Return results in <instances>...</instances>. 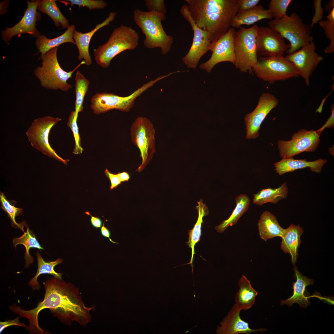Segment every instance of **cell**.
Returning <instances> with one entry per match:
<instances>
[{
	"mask_svg": "<svg viewBox=\"0 0 334 334\" xmlns=\"http://www.w3.org/2000/svg\"><path fill=\"white\" fill-rule=\"evenodd\" d=\"M273 19L269 11L263 6L258 5L253 8L241 12L237 13L233 21L231 27L239 28L242 25H251L263 19Z\"/></svg>",
	"mask_w": 334,
	"mask_h": 334,
	"instance_id": "d4e9b609",
	"label": "cell"
},
{
	"mask_svg": "<svg viewBox=\"0 0 334 334\" xmlns=\"http://www.w3.org/2000/svg\"><path fill=\"white\" fill-rule=\"evenodd\" d=\"M105 176L110 181L111 185L109 190L111 191L116 188L121 183L119 178L117 174L111 173L107 168L104 171Z\"/></svg>",
	"mask_w": 334,
	"mask_h": 334,
	"instance_id": "7bdbcfd3",
	"label": "cell"
},
{
	"mask_svg": "<svg viewBox=\"0 0 334 334\" xmlns=\"http://www.w3.org/2000/svg\"><path fill=\"white\" fill-rule=\"evenodd\" d=\"M78 116V113L75 111H72L69 115L67 122V125L72 131L75 140V147L73 152L75 154H80L84 151L81 146V139L77 124Z\"/></svg>",
	"mask_w": 334,
	"mask_h": 334,
	"instance_id": "74e56055",
	"label": "cell"
},
{
	"mask_svg": "<svg viewBox=\"0 0 334 334\" xmlns=\"http://www.w3.org/2000/svg\"><path fill=\"white\" fill-rule=\"evenodd\" d=\"M101 235L103 237L109 238V240L113 243L114 244H118V243L113 241L110 238V231L108 228L105 226L104 223L101 228Z\"/></svg>",
	"mask_w": 334,
	"mask_h": 334,
	"instance_id": "7dc6e473",
	"label": "cell"
},
{
	"mask_svg": "<svg viewBox=\"0 0 334 334\" xmlns=\"http://www.w3.org/2000/svg\"><path fill=\"white\" fill-rule=\"evenodd\" d=\"M235 32L234 29L230 28L217 41L211 43L210 50L212 52L211 56L208 61L200 64V69L210 72L215 65L222 62H229L234 65Z\"/></svg>",
	"mask_w": 334,
	"mask_h": 334,
	"instance_id": "2e32d148",
	"label": "cell"
},
{
	"mask_svg": "<svg viewBox=\"0 0 334 334\" xmlns=\"http://www.w3.org/2000/svg\"><path fill=\"white\" fill-rule=\"evenodd\" d=\"M40 0L27 1V7L21 20L11 28L7 27L2 33V37L6 42L9 41L16 35L27 33L37 38L41 35L36 28V22L41 19V15L37 11Z\"/></svg>",
	"mask_w": 334,
	"mask_h": 334,
	"instance_id": "ac0fdd59",
	"label": "cell"
},
{
	"mask_svg": "<svg viewBox=\"0 0 334 334\" xmlns=\"http://www.w3.org/2000/svg\"><path fill=\"white\" fill-rule=\"evenodd\" d=\"M75 81V111L79 113L83 109L84 97L88 89L90 82L79 71L76 72Z\"/></svg>",
	"mask_w": 334,
	"mask_h": 334,
	"instance_id": "e575fe53",
	"label": "cell"
},
{
	"mask_svg": "<svg viewBox=\"0 0 334 334\" xmlns=\"http://www.w3.org/2000/svg\"><path fill=\"white\" fill-rule=\"evenodd\" d=\"M203 200L201 199L199 202H197L198 205L196 206V209L198 212V217L195 224L193 228L189 230L188 232V240L186 242L189 247L191 249V256L190 262L187 264H191L193 272L194 255L195 254L194 247L196 244L200 240L201 235L202 224L203 223V217L207 216L209 213L208 207L205 203H203Z\"/></svg>",
	"mask_w": 334,
	"mask_h": 334,
	"instance_id": "f1b7e54d",
	"label": "cell"
},
{
	"mask_svg": "<svg viewBox=\"0 0 334 334\" xmlns=\"http://www.w3.org/2000/svg\"><path fill=\"white\" fill-rule=\"evenodd\" d=\"M117 14L115 12H111L108 16L102 23L97 24L95 27L91 31L83 33L75 30L73 34L75 45L79 51L78 59L79 60L83 59L87 66L92 63L91 57L89 53V45L92 37L98 30L109 25L115 19Z\"/></svg>",
	"mask_w": 334,
	"mask_h": 334,
	"instance_id": "44dd1931",
	"label": "cell"
},
{
	"mask_svg": "<svg viewBox=\"0 0 334 334\" xmlns=\"http://www.w3.org/2000/svg\"><path fill=\"white\" fill-rule=\"evenodd\" d=\"M235 201L236 206L229 218L215 227L218 232L222 233L229 226L235 225L240 218L248 210L250 199L246 195L242 194L237 196Z\"/></svg>",
	"mask_w": 334,
	"mask_h": 334,
	"instance_id": "f546056e",
	"label": "cell"
},
{
	"mask_svg": "<svg viewBox=\"0 0 334 334\" xmlns=\"http://www.w3.org/2000/svg\"><path fill=\"white\" fill-rule=\"evenodd\" d=\"M62 120L59 118L47 116L35 119L25 133L31 146L42 153L62 162L65 165L69 160L58 156L51 146L49 135L52 127Z\"/></svg>",
	"mask_w": 334,
	"mask_h": 334,
	"instance_id": "30bf717a",
	"label": "cell"
},
{
	"mask_svg": "<svg viewBox=\"0 0 334 334\" xmlns=\"http://www.w3.org/2000/svg\"><path fill=\"white\" fill-rule=\"evenodd\" d=\"M37 261L38 268L35 276L29 281L28 285L31 286L33 290H38L40 288L39 283L37 280L38 277L42 274H49L53 275L55 278L62 280V273H58L54 270V267L62 263V259L59 258L54 261H45L43 259L39 252L37 251L36 253Z\"/></svg>",
	"mask_w": 334,
	"mask_h": 334,
	"instance_id": "4dcf8cb0",
	"label": "cell"
},
{
	"mask_svg": "<svg viewBox=\"0 0 334 334\" xmlns=\"http://www.w3.org/2000/svg\"><path fill=\"white\" fill-rule=\"evenodd\" d=\"M325 20H321L319 26L324 30L326 37L328 39L329 44L324 49L327 54H332L334 52V8L329 12Z\"/></svg>",
	"mask_w": 334,
	"mask_h": 334,
	"instance_id": "d590c367",
	"label": "cell"
},
{
	"mask_svg": "<svg viewBox=\"0 0 334 334\" xmlns=\"http://www.w3.org/2000/svg\"><path fill=\"white\" fill-rule=\"evenodd\" d=\"M239 6L238 13L249 10L256 6L260 2L259 0H238Z\"/></svg>",
	"mask_w": 334,
	"mask_h": 334,
	"instance_id": "b9f144b4",
	"label": "cell"
},
{
	"mask_svg": "<svg viewBox=\"0 0 334 334\" xmlns=\"http://www.w3.org/2000/svg\"><path fill=\"white\" fill-rule=\"evenodd\" d=\"M117 174L121 182L128 181L130 178V175L126 172H119Z\"/></svg>",
	"mask_w": 334,
	"mask_h": 334,
	"instance_id": "c3c4849f",
	"label": "cell"
},
{
	"mask_svg": "<svg viewBox=\"0 0 334 334\" xmlns=\"http://www.w3.org/2000/svg\"><path fill=\"white\" fill-rule=\"evenodd\" d=\"M18 326L27 328L26 325L19 320V318L17 317L13 320H8L4 322H0V333L5 328L12 326Z\"/></svg>",
	"mask_w": 334,
	"mask_h": 334,
	"instance_id": "ee69618b",
	"label": "cell"
},
{
	"mask_svg": "<svg viewBox=\"0 0 334 334\" xmlns=\"http://www.w3.org/2000/svg\"><path fill=\"white\" fill-rule=\"evenodd\" d=\"M239 287L235 300L236 305L241 310H247L255 303L258 293L252 287L250 281L242 275L238 282Z\"/></svg>",
	"mask_w": 334,
	"mask_h": 334,
	"instance_id": "484cf974",
	"label": "cell"
},
{
	"mask_svg": "<svg viewBox=\"0 0 334 334\" xmlns=\"http://www.w3.org/2000/svg\"><path fill=\"white\" fill-rule=\"evenodd\" d=\"M241 309L234 304L226 316L220 323L216 329L217 334H249L259 331L263 332L265 329H252L248 323L242 320L240 313Z\"/></svg>",
	"mask_w": 334,
	"mask_h": 334,
	"instance_id": "d6986e66",
	"label": "cell"
},
{
	"mask_svg": "<svg viewBox=\"0 0 334 334\" xmlns=\"http://www.w3.org/2000/svg\"><path fill=\"white\" fill-rule=\"evenodd\" d=\"M288 191L286 182L277 188L268 187L262 189L254 195L253 202L259 206L268 203L276 204L287 198Z\"/></svg>",
	"mask_w": 334,
	"mask_h": 334,
	"instance_id": "83f0119b",
	"label": "cell"
},
{
	"mask_svg": "<svg viewBox=\"0 0 334 334\" xmlns=\"http://www.w3.org/2000/svg\"><path fill=\"white\" fill-rule=\"evenodd\" d=\"M268 26L278 32L290 42L288 54L294 53L305 45L313 41L312 28L304 23L295 12L284 18L269 21Z\"/></svg>",
	"mask_w": 334,
	"mask_h": 334,
	"instance_id": "8992f818",
	"label": "cell"
},
{
	"mask_svg": "<svg viewBox=\"0 0 334 334\" xmlns=\"http://www.w3.org/2000/svg\"><path fill=\"white\" fill-rule=\"evenodd\" d=\"M84 213L91 216L90 222L94 227L96 229H100L101 227L103 222L100 218L97 216H92L87 211L85 212Z\"/></svg>",
	"mask_w": 334,
	"mask_h": 334,
	"instance_id": "bcb514c9",
	"label": "cell"
},
{
	"mask_svg": "<svg viewBox=\"0 0 334 334\" xmlns=\"http://www.w3.org/2000/svg\"><path fill=\"white\" fill-rule=\"evenodd\" d=\"M26 232H24L23 234L20 237L15 238L13 239V243L15 248L19 244H22L25 247L24 259L25 260V268L28 267L34 261L33 257L29 253L30 249L37 248L40 251L41 250H44L37 240L35 235L29 229L27 225H26Z\"/></svg>",
	"mask_w": 334,
	"mask_h": 334,
	"instance_id": "1f68e13d",
	"label": "cell"
},
{
	"mask_svg": "<svg viewBox=\"0 0 334 334\" xmlns=\"http://www.w3.org/2000/svg\"><path fill=\"white\" fill-rule=\"evenodd\" d=\"M0 201L1 204L0 207L10 219L11 226L16 229L19 228L24 233V227L26 224V221H23L21 223H18L15 220L16 216L22 215L23 209L15 207V205L17 202L14 200L9 201L4 195V193L1 192H0Z\"/></svg>",
	"mask_w": 334,
	"mask_h": 334,
	"instance_id": "836d02e7",
	"label": "cell"
},
{
	"mask_svg": "<svg viewBox=\"0 0 334 334\" xmlns=\"http://www.w3.org/2000/svg\"><path fill=\"white\" fill-rule=\"evenodd\" d=\"M257 225L260 237L265 241L275 237L281 238L285 229L280 225L275 216L268 211L262 213Z\"/></svg>",
	"mask_w": 334,
	"mask_h": 334,
	"instance_id": "cb8c5ba5",
	"label": "cell"
},
{
	"mask_svg": "<svg viewBox=\"0 0 334 334\" xmlns=\"http://www.w3.org/2000/svg\"><path fill=\"white\" fill-rule=\"evenodd\" d=\"M180 12L189 23L193 32L192 45L187 53L182 58V61L188 68L195 69L201 57L210 50L211 43L209 35L208 32L199 28L194 22L187 5H184L181 7Z\"/></svg>",
	"mask_w": 334,
	"mask_h": 334,
	"instance_id": "7c38bea8",
	"label": "cell"
},
{
	"mask_svg": "<svg viewBox=\"0 0 334 334\" xmlns=\"http://www.w3.org/2000/svg\"><path fill=\"white\" fill-rule=\"evenodd\" d=\"M303 232V229L299 225L291 224L285 229L281 237L280 249L285 254L290 255L293 265L296 263L298 256V249L301 243V237Z\"/></svg>",
	"mask_w": 334,
	"mask_h": 334,
	"instance_id": "603a6c76",
	"label": "cell"
},
{
	"mask_svg": "<svg viewBox=\"0 0 334 334\" xmlns=\"http://www.w3.org/2000/svg\"><path fill=\"white\" fill-rule=\"evenodd\" d=\"M334 8V0H331L327 2L324 4V10L326 12H330Z\"/></svg>",
	"mask_w": 334,
	"mask_h": 334,
	"instance_id": "681fc988",
	"label": "cell"
},
{
	"mask_svg": "<svg viewBox=\"0 0 334 334\" xmlns=\"http://www.w3.org/2000/svg\"><path fill=\"white\" fill-rule=\"evenodd\" d=\"M256 43L258 57L283 56L290 47L284 39L268 26L259 27Z\"/></svg>",
	"mask_w": 334,
	"mask_h": 334,
	"instance_id": "9a60e30c",
	"label": "cell"
},
{
	"mask_svg": "<svg viewBox=\"0 0 334 334\" xmlns=\"http://www.w3.org/2000/svg\"><path fill=\"white\" fill-rule=\"evenodd\" d=\"M331 113L325 123L321 128L316 131L317 133L320 135L321 133L326 128H332L334 126V106L332 105L331 107Z\"/></svg>",
	"mask_w": 334,
	"mask_h": 334,
	"instance_id": "f6af8a7d",
	"label": "cell"
},
{
	"mask_svg": "<svg viewBox=\"0 0 334 334\" xmlns=\"http://www.w3.org/2000/svg\"><path fill=\"white\" fill-rule=\"evenodd\" d=\"M278 103V99L271 93L263 92L262 94L255 109L250 113L246 114L244 117L246 139H255L259 137V131L262 123Z\"/></svg>",
	"mask_w": 334,
	"mask_h": 334,
	"instance_id": "e0dca14e",
	"label": "cell"
},
{
	"mask_svg": "<svg viewBox=\"0 0 334 334\" xmlns=\"http://www.w3.org/2000/svg\"><path fill=\"white\" fill-rule=\"evenodd\" d=\"M166 18L165 15L156 12L136 9L133 12L134 22L145 36L144 46L148 49L159 48L163 54L170 51L174 40L173 36L168 35L163 28L162 21Z\"/></svg>",
	"mask_w": 334,
	"mask_h": 334,
	"instance_id": "3957f363",
	"label": "cell"
},
{
	"mask_svg": "<svg viewBox=\"0 0 334 334\" xmlns=\"http://www.w3.org/2000/svg\"><path fill=\"white\" fill-rule=\"evenodd\" d=\"M316 49L315 43L312 41L285 57L295 67L299 76L304 79L307 86L310 85V76L323 60V57L319 54Z\"/></svg>",
	"mask_w": 334,
	"mask_h": 334,
	"instance_id": "5bb4252c",
	"label": "cell"
},
{
	"mask_svg": "<svg viewBox=\"0 0 334 334\" xmlns=\"http://www.w3.org/2000/svg\"><path fill=\"white\" fill-rule=\"evenodd\" d=\"M293 1L292 0H271L268 5V10L274 19H280L287 15V10Z\"/></svg>",
	"mask_w": 334,
	"mask_h": 334,
	"instance_id": "8d00e7d4",
	"label": "cell"
},
{
	"mask_svg": "<svg viewBox=\"0 0 334 334\" xmlns=\"http://www.w3.org/2000/svg\"><path fill=\"white\" fill-rule=\"evenodd\" d=\"M164 78L161 76L150 81L127 96H121L106 92L97 93L91 98V108L96 114L104 113L113 109L128 112L133 106L135 100L138 97Z\"/></svg>",
	"mask_w": 334,
	"mask_h": 334,
	"instance_id": "ba28073f",
	"label": "cell"
},
{
	"mask_svg": "<svg viewBox=\"0 0 334 334\" xmlns=\"http://www.w3.org/2000/svg\"><path fill=\"white\" fill-rule=\"evenodd\" d=\"M315 13L311 20L310 26H313L322 20L324 13V9L322 6L321 0H315L314 2Z\"/></svg>",
	"mask_w": 334,
	"mask_h": 334,
	"instance_id": "60d3db41",
	"label": "cell"
},
{
	"mask_svg": "<svg viewBox=\"0 0 334 334\" xmlns=\"http://www.w3.org/2000/svg\"><path fill=\"white\" fill-rule=\"evenodd\" d=\"M145 4L148 11L156 12L165 15L166 4L164 0H145Z\"/></svg>",
	"mask_w": 334,
	"mask_h": 334,
	"instance_id": "ab89813d",
	"label": "cell"
},
{
	"mask_svg": "<svg viewBox=\"0 0 334 334\" xmlns=\"http://www.w3.org/2000/svg\"><path fill=\"white\" fill-rule=\"evenodd\" d=\"M327 161L326 159L321 158L313 161H307L306 159L296 160L293 157L283 158L280 161L275 163L274 167L276 173L279 176L307 167L309 168L312 172L320 173L323 167Z\"/></svg>",
	"mask_w": 334,
	"mask_h": 334,
	"instance_id": "7402d4cb",
	"label": "cell"
},
{
	"mask_svg": "<svg viewBox=\"0 0 334 334\" xmlns=\"http://www.w3.org/2000/svg\"><path fill=\"white\" fill-rule=\"evenodd\" d=\"M319 137L316 131L302 129L294 133L290 140H279L277 144L280 156L289 158L303 152H313L319 145Z\"/></svg>",
	"mask_w": 334,
	"mask_h": 334,
	"instance_id": "4fadbf2b",
	"label": "cell"
},
{
	"mask_svg": "<svg viewBox=\"0 0 334 334\" xmlns=\"http://www.w3.org/2000/svg\"><path fill=\"white\" fill-rule=\"evenodd\" d=\"M196 25L209 34L211 43L224 35L231 27L238 13V0H185Z\"/></svg>",
	"mask_w": 334,
	"mask_h": 334,
	"instance_id": "7a4b0ae2",
	"label": "cell"
},
{
	"mask_svg": "<svg viewBox=\"0 0 334 334\" xmlns=\"http://www.w3.org/2000/svg\"><path fill=\"white\" fill-rule=\"evenodd\" d=\"M71 6L74 5L81 7H87L90 10L103 9L107 6V3L102 0H68Z\"/></svg>",
	"mask_w": 334,
	"mask_h": 334,
	"instance_id": "f35d334b",
	"label": "cell"
},
{
	"mask_svg": "<svg viewBox=\"0 0 334 334\" xmlns=\"http://www.w3.org/2000/svg\"><path fill=\"white\" fill-rule=\"evenodd\" d=\"M37 9L39 11L48 15L56 26L61 25L63 28H67L70 26L68 20L61 12L56 4V0H40Z\"/></svg>",
	"mask_w": 334,
	"mask_h": 334,
	"instance_id": "d6a6232c",
	"label": "cell"
},
{
	"mask_svg": "<svg viewBox=\"0 0 334 334\" xmlns=\"http://www.w3.org/2000/svg\"><path fill=\"white\" fill-rule=\"evenodd\" d=\"M138 33L130 26L121 25L115 28L108 41L94 49V59L100 66L109 67L112 59L127 50H133L138 46Z\"/></svg>",
	"mask_w": 334,
	"mask_h": 334,
	"instance_id": "5b68a950",
	"label": "cell"
},
{
	"mask_svg": "<svg viewBox=\"0 0 334 334\" xmlns=\"http://www.w3.org/2000/svg\"><path fill=\"white\" fill-rule=\"evenodd\" d=\"M155 134L153 124L145 117H138L131 126V140L139 148L142 160L136 171L141 172L153 157L156 151Z\"/></svg>",
	"mask_w": 334,
	"mask_h": 334,
	"instance_id": "8fae6325",
	"label": "cell"
},
{
	"mask_svg": "<svg viewBox=\"0 0 334 334\" xmlns=\"http://www.w3.org/2000/svg\"><path fill=\"white\" fill-rule=\"evenodd\" d=\"M252 71L259 78L271 84L299 76L294 66L284 56L258 57Z\"/></svg>",
	"mask_w": 334,
	"mask_h": 334,
	"instance_id": "9c48e42d",
	"label": "cell"
},
{
	"mask_svg": "<svg viewBox=\"0 0 334 334\" xmlns=\"http://www.w3.org/2000/svg\"><path fill=\"white\" fill-rule=\"evenodd\" d=\"M293 269V275L296 281L293 284V295L285 300H281L280 304L281 306L286 305L291 306L295 303L298 304L302 308H305L310 304V294L306 290V287L309 285H313L314 281L303 275L295 265Z\"/></svg>",
	"mask_w": 334,
	"mask_h": 334,
	"instance_id": "ffe728a7",
	"label": "cell"
},
{
	"mask_svg": "<svg viewBox=\"0 0 334 334\" xmlns=\"http://www.w3.org/2000/svg\"><path fill=\"white\" fill-rule=\"evenodd\" d=\"M58 47L41 54L42 65L35 69L34 74L42 87L50 90L59 89L67 92L72 88V85L67 81L71 78L74 72L81 65L85 64V62L83 60L72 71H65L61 67L58 60Z\"/></svg>",
	"mask_w": 334,
	"mask_h": 334,
	"instance_id": "277c9868",
	"label": "cell"
},
{
	"mask_svg": "<svg viewBox=\"0 0 334 334\" xmlns=\"http://www.w3.org/2000/svg\"><path fill=\"white\" fill-rule=\"evenodd\" d=\"M259 26L241 27L235 32L234 65L240 72L254 74L252 69L258 61L256 38Z\"/></svg>",
	"mask_w": 334,
	"mask_h": 334,
	"instance_id": "52a82bcc",
	"label": "cell"
},
{
	"mask_svg": "<svg viewBox=\"0 0 334 334\" xmlns=\"http://www.w3.org/2000/svg\"><path fill=\"white\" fill-rule=\"evenodd\" d=\"M44 285V300L35 308L25 310L15 304L9 307L13 312L28 319L29 324L26 328L31 333H45L38 319L40 312L45 309H49L54 316L66 324L75 321L84 325L91 321L90 312L94 308L85 306L75 286L54 277L46 280Z\"/></svg>",
	"mask_w": 334,
	"mask_h": 334,
	"instance_id": "6da1fadb",
	"label": "cell"
},
{
	"mask_svg": "<svg viewBox=\"0 0 334 334\" xmlns=\"http://www.w3.org/2000/svg\"><path fill=\"white\" fill-rule=\"evenodd\" d=\"M75 30V26L72 24L70 25L62 34L55 38L49 39L44 34L41 35L37 38L35 43L39 52L41 54H43L49 50L65 43L69 42L75 44L73 37Z\"/></svg>",
	"mask_w": 334,
	"mask_h": 334,
	"instance_id": "4316f807",
	"label": "cell"
}]
</instances>
